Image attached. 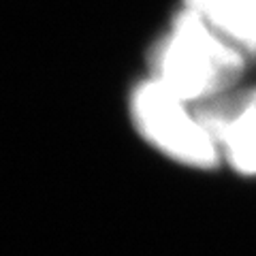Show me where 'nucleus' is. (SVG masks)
I'll list each match as a JSON object with an SVG mask.
<instances>
[{"label": "nucleus", "mask_w": 256, "mask_h": 256, "mask_svg": "<svg viewBox=\"0 0 256 256\" xmlns=\"http://www.w3.org/2000/svg\"><path fill=\"white\" fill-rule=\"evenodd\" d=\"M246 60L239 47L184 6L152 47L150 77L192 105L226 92L244 75Z\"/></svg>", "instance_id": "f257e3e1"}, {"label": "nucleus", "mask_w": 256, "mask_h": 256, "mask_svg": "<svg viewBox=\"0 0 256 256\" xmlns=\"http://www.w3.org/2000/svg\"><path fill=\"white\" fill-rule=\"evenodd\" d=\"M128 107L137 132L160 154L203 171L220 164V150L196 114L154 77L132 88Z\"/></svg>", "instance_id": "f03ea898"}, {"label": "nucleus", "mask_w": 256, "mask_h": 256, "mask_svg": "<svg viewBox=\"0 0 256 256\" xmlns=\"http://www.w3.org/2000/svg\"><path fill=\"white\" fill-rule=\"evenodd\" d=\"M194 114L230 169L256 178V88L198 102Z\"/></svg>", "instance_id": "7ed1b4c3"}, {"label": "nucleus", "mask_w": 256, "mask_h": 256, "mask_svg": "<svg viewBox=\"0 0 256 256\" xmlns=\"http://www.w3.org/2000/svg\"><path fill=\"white\" fill-rule=\"evenodd\" d=\"M184 6L248 58H256V0H184Z\"/></svg>", "instance_id": "20e7f679"}]
</instances>
